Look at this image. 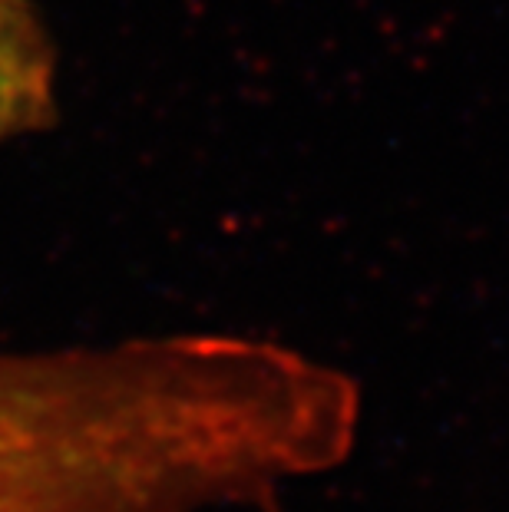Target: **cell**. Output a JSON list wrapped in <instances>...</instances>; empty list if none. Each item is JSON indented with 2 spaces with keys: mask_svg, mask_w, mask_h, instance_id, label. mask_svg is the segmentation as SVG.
<instances>
[{
  "mask_svg": "<svg viewBox=\"0 0 509 512\" xmlns=\"http://www.w3.org/2000/svg\"><path fill=\"white\" fill-rule=\"evenodd\" d=\"M357 427L354 380L272 337L0 351V512L272 503L348 460Z\"/></svg>",
  "mask_w": 509,
  "mask_h": 512,
  "instance_id": "obj_1",
  "label": "cell"
},
{
  "mask_svg": "<svg viewBox=\"0 0 509 512\" xmlns=\"http://www.w3.org/2000/svg\"><path fill=\"white\" fill-rule=\"evenodd\" d=\"M57 119V50L30 0H0V146Z\"/></svg>",
  "mask_w": 509,
  "mask_h": 512,
  "instance_id": "obj_2",
  "label": "cell"
}]
</instances>
